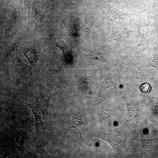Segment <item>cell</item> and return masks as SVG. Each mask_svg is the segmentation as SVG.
I'll list each match as a JSON object with an SVG mask.
<instances>
[{
  "label": "cell",
  "mask_w": 158,
  "mask_h": 158,
  "mask_svg": "<svg viewBox=\"0 0 158 158\" xmlns=\"http://www.w3.org/2000/svg\"><path fill=\"white\" fill-rule=\"evenodd\" d=\"M101 8L104 13L108 15L110 17L115 19L123 20L126 18L135 16L140 13L130 14L124 13L113 6L105 2L102 4Z\"/></svg>",
  "instance_id": "4"
},
{
  "label": "cell",
  "mask_w": 158,
  "mask_h": 158,
  "mask_svg": "<svg viewBox=\"0 0 158 158\" xmlns=\"http://www.w3.org/2000/svg\"><path fill=\"white\" fill-rule=\"evenodd\" d=\"M83 54L86 58L91 61H104L102 56L97 52H94L89 55H86L84 53Z\"/></svg>",
  "instance_id": "11"
},
{
  "label": "cell",
  "mask_w": 158,
  "mask_h": 158,
  "mask_svg": "<svg viewBox=\"0 0 158 158\" xmlns=\"http://www.w3.org/2000/svg\"><path fill=\"white\" fill-rule=\"evenodd\" d=\"M83 111L81 113L65 117L62 120V124L65 129V134L73 128H75L80 126H83L84 127L87 131H89L84 125L86 124L89 125L83 122L82 118Z\"/></svg>",
  "instance_id": "5"
},
{
  "label": "cell",
  "mask_w": 158,
  "mask_h": 158,
  "mask_svg": "<svg viewBox=\"0 0 158 158\" xmlns=\"http://www.w3.org/2000/svg\"><path fill=\"white\" fill-rule=\"evenodd\" d=\"M21 51L31 65L34 66L36 63L39 60V54L36 49L28 47L22 48Z\"/></svg>",
  "instance_id": "9"
},
{
  "label": "cell",
  "mask_w": 158,
  "mask_h": 158,
  "mask_svg": "<svg viewBox=\"0 0 158 158\" xmlns=\"http://www.w3.org/2000/svg\"><path fill=\"white\" fill-rule=\"evenodd\" d=\"M55 46L59 48L64 54L68 53V48L65 43L61 39H59L55 41Z\"/></svg>",
  "instance_id": "14"
},
{
  "label": "cell",
  "mask_w": 158,
  "mask_h": 158,
  "mask_svg": "<svg viewBox=\"0 0 158 158\" xmlns=\"http://www.w3.org/2000/svg\"><path fill=\"white\" fill-rule=\"evenodd\" d=\"M112 26V32L111 35L107 40H111L118 41L123 37L124 29L121 24L110 18Z\"/></svg>",
  "instance_id": "8"
},
{
  "label": "cell",
  "mask_w": 158,
  "mask_h": 158,
  "mask_svg": "<svg viewBox=\"0 0 158 158\" xmlns=\"http://www.w3.org/2000/svg\"><path fill=\"white\" fill-rule=\"evenodd\" d=\"M145 23H140L138 26V29L140 36L142 39L145 40L147 37V29Z\"/></svg>",
  "instance_id": "13"
},
{
  "label": "cell",
  "mask_w": 158,
  "mask_h": 158,
  "mask_svg": "<svg viewBox=\"0 0 158 158\" xmlns=\"http://www.w3.org/2000/svg\"><path fill=\"white\" fill-rule=\"evenodd\" d=\"M19 34L15 37L8 39L4 41L1 53V64L5 59L10 53L16 48L18 45Z\"/></svg>",
  "instance_id": "7"
},
{
  "label": "cell",
  "mask_w": 158,
  "mask_h": 158,
  "mask_svg": "<svg viewBox=\"0 0 158 158\" xmlns=\"http://www.w3.org/2000/svg\"><path fill=\"white\" fill-rule=\"evenodd\" d=\"M51 98L50 92L40 85L37 97L33 103L28 104L18 99H17L18 101L28 105L31 109L35 117L36 127V136H40L41 131L46 129L43 122L48 113Z\"/></svg>",
  "instance_id": "1"
},
{
  "label": "cell",
  "mask_w": 158,
  "mask_h": 158,
  "mask_svg": "<svg viewBox=\"0 0 158 158\" xmlns=\"http://www.w3.org/2000/svg\"><path fill=\"white\" fill-rule=\"evenodd\" d=\"M47 11L45 10L40 16L35 25V27L43 26L46 24L47 20Z\"/></svg>",
  "instance_id": "12"
},
{
  "label": "cell",
  "mask_w": 158,
  "mask_h": 158,
  "mask_svg": "<svg viewBox=\"0 0 158 158\" xmlns=\"http://www.w3.org/2000/svg\"><path fill=\"white\" fill-rule=\"evenodd\" d=\"M94 76L93 72L90 71L79 72L76 75L78 81L86 84L92 83Z\"/></svg>",
  "instance_id": "10"
},
{
  "label": "cell",
  "mask_w": 158,
  "mask_h": 158,
  "mask_svg": "<svg viewBox=\"0 0 158 158\" xmlns=\"http://www.w3.org/2000/svg\"><path fill=\"white\" fill-rule=\"evenodd\" d=\"M148 66L155 68L158 70V56L151 60L148 62Z\"/></svg>",
  "instance_id": "16"
},
{
  "label": "cell",
  "mask_w": 158,
  "mask_h": 158,
  "mask_svg": "<svg viewBox=\"0 0 158 158\" xmlns=\"http://www.w3.org/2000/svg\"><path fill=\"white\" fill-rule=\"evenodd\" d=\"M140 90L145 93H149L151 90V87L149 83H146L142 84L140 87Z\"/></svg>",
  "instance_id": "15"
},
{
  "label": "cell",
  "mask_w": 158,
  "mask_h": 158,
  "mask_svg": "<svg viewBox=\"0 0 158 158\" xmlns=\"http://www.w3.org/2000/svg\"><path fill=\"white\" fill-rule=\"evenodd\" d=\"M119 87L109 76L105 78L102 82L100 89L91 108H96Z\"/></svg>",
  "instance_id": "3"
},
{
  "label": "cell",
  "mask_w": 158,
  "mask_h": 158,
  "mask_svg": "<svg viewBox=\"0 0 158 158\" xmlns=\"http://www.w3.org/2000/svg\"><path fill=\"white\" fill-rule=\"evenodd\" d=\"M97 19L95 15L86 13L81 18L80 24L82 30L85 34L87 42L90 44V34L91 29Z\"/></svg>",
  "instance_id": "6"
},
{
  "label": "cell",
  "mask_w": 158,
  "mask_h": 158,
  "mask_svg": "<svg viewBox=\"0 0 158 158\" xmlns=\"http://www.w3.org/2000/svg\"><path fill=\"white\" fill-rule=\"evenodd\" d=\"M8 62L12 74V81L15 85L17 84L20 80L28 74L31 69L29 66L21 61L16 51L10 54Z\"/></svg>",
  "instance_id": "2"
}]
</instances>
